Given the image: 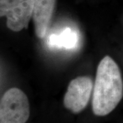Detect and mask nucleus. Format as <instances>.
Listing matches in <instances>:
<instances>
[{
  "mask_svg": "<svg viewBox=\"0 0 123 123\" xmlns=\"http://www.w3.org/2000/svg\"><path fill=\"white\" fill-rule=\"evenodd\" d=\"M123 97L121 71L116 62L106 55L97 67L92 92V107L97 116H105L117 107Z\"/></svg>",
  "mask_w": 123,
  "mask_h": 123,
  "instance_id": "obj_1",
  "label": "nucleus"
},
{
  "mask_svg": "<svg viewBox=\"0 0 123 123\" xmlns=\"http://www.w3.org/2000/svg\"><path fill=\"white\" fill-rule=\"evenodd\" d=\"M79 41L77 32L70 27H66L58 34H53L49 36L48 44L53 48L73 49Z\"/></svg>",
  "mask_w": 123,
  "mask_h": 123,
  "instance_id": "obj_6",
  "label": "nucleus"
},
{
  "mask_svg": "<svg viewBox=\"0 0 123 123\" xmlns=\"http://www.w3.org/2000/svg\"><path fill=\"white\" fill-rule=\"evenodd\" d=\"M30 115V103L21 90L12 88L1 97L0 123H25Z\"/></svg>",
  "mask_w": 123,
  "mask_h": 123,
  "instance_id": "obj_2",
  "label": "nucleus"
},
{
  "mask_svg": "<svg viewBox=\"0 0 123 123\" xmlns=\"http://www.w3.org/2000/svg\"><path fill=\"white\" fill-rule=\"evenodd\" d=\"M56 0H34L32 19L36 36L43 38L53 17Z\"/></svg>",
  "mask_w": 123,
  "mask_h": 123,
  "instance_id": "obj_5",
  "label": "nucleus"
},
{
  "mask_svg": "<svg viewBox=\"0 0 123 123\" xmlns=\"http://www.w3.org/2000/svg\"><path fill=\"white\" fill-rule=\"evenodd\" d=\"M34 6V0H0V16L6 17L9 30L18 32L27 28Z\"/></svg>",
  "mask_w": 123,
  "mask_h": 123,
  "instance_id": "obj_3",
  "label": "nucleus"
},
{
  "mask_svg": "<svg viewBox=\"0 0 123 123\" xmlns=\"http://www.w3.org/2000/svg\"><path fill=\"white\" fill-rule=\"evenodd\" d=\"M94 84L88 76H80L70 81L64 97V105L73 114H79L87 107Z\"/></svg>",
  "mask_w": 123,
  "mask_h": 123,
  "instance_id": "obj_4",
  "label": "nucleus"
}]
</instances>
